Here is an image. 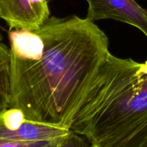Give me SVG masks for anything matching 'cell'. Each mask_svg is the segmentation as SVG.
<instances>
[{"mask_svg":"<svg viewBox=\"0 0 147 147\" xmlns=\"http://www.w3.org/2000/svg\"><path fill=\"white\" fill-rule=\"evenodd\" d=\"M82 143L70 129L30 120L19 109L0 112V147H74Z\"/></svg>","mask_w":147,"mask_h":147,"instance_id":"3957f363","label":"cell"},{"mask_svg":"<svg viewBox=\"0 0 147 147\" xmlns=\"http://www.w3.org/2000/svg\"><path fill=\"white\" fill-rule=\"evenodd\" d=\"M11 56L10 49L0 42V112L10 107Z\"/></svg>","mask_w":147,"mask_h":147,"instance_id":"8992f818","label":"cell"},{"mask_svg":"<svg viewBox=\"0 0 147 147\" xmlns=\"http://www.w3.org/2000/svg\"><path fill=\"white\" fill-rule=\"evenodd\" d=\"M10 107L28 119L70 129L110 53L108 36L76 15L50 17L39 29L9 30Z\"/></svg>","mask_w":147,"mask_h":147,"instance_id":"6da1fadb","label":"cell"},{"mask_svg":"<svg viewBox=\"0 0 147 147\" xmlns=\"http://www.w3.org/2000/svg\"><path fill=\"white\" fill-rule=\"evenodd\" d=\"M50 17L48 0H0V18L9 30H37Z\"/></svg>","mask_w":147,"mask_h":147,"instance_id":"5b68a950","label":"cell"},{"mask_svg":"<svg viewBox=\"0 0 147 147\" xmlns=\"http://www.w3.org/2000/svg\"><path fill=\"white\" fill-rule=\"evenodd\" d=\"M70 129L93 147H147V60L110 53Z\"/></svg>","mask_w":147,"mask_h":147,"instance_id":"7a4b0ae2","label":"cell"},{"mask_svg":"<svg viewBox=\"0 0 147 147\" xmlns=\"http://www.w3.org/2000/svg\"><path fill=\"white\" fill-rule=\"evenodd\" d=\"M1 34H0V42H1Z\"/></svg>","mask_w":147,"mask_h":147,"instance_id":"52a82bcc","label":"cell"},{"mask_svg":"<svg viewBox=\"0 0 147 147\" xmlns=\"http://www.w3.org/2000/svg\"><path fill=\"white\" fill-rule=\"evenodd\" d=\"M86 18L92 22L114 20L136 27L147 38V10L135 0H86Z\"/></svg>","mask_w":147,"mask_h":147,"instance_id":"277c9868","label":"cell"}]
</instances>
